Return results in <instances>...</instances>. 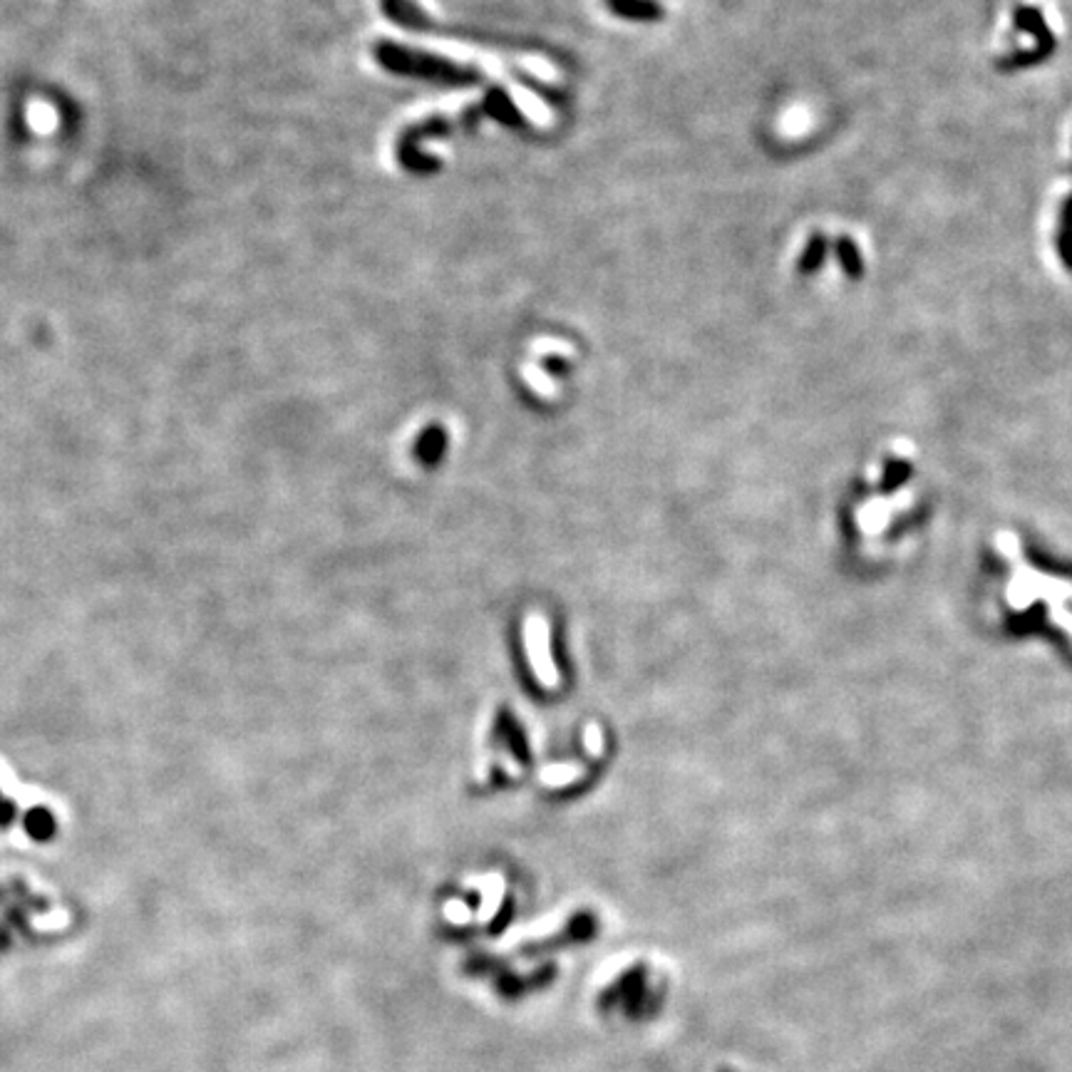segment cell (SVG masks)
<instances>
[{"instance_id": "10", "label": "cell", "mask_w": 1072, "mask_h": 1072, "mask_svg": "<svg viewBox=\"0 0 1072 1072\" xmlns=\"http://www.w3.org/2000/svg\"><path fill=\"white\" fill-rule=\"evenodd\" d=\"M834 254H837L839 266H842V271L847 273L849 278H854V281L862 278L864 259H862L859 246L854 244V239H849V236H839V239L834 241Z\"/></svg>"}, {"instance_id": "4", "label": "cell", "mask_w": 1072, "mask_h": 1072, "mask_svg": "<svg viewBox=\"0 0 1072 1072\" xmlns=\"http://www.w3.org/2000/svg\"><path fill=\"white\" fill-rule=\"evenodd\" d=\"M909 474H911L909 462H901V460H889V462H886V472H884L886 479L881 482V494H884V497H891V494H894V489L899 487L901 482H906V479H909ZM869 504L884 507L886 502H884V499H876V502L871 499ZM911 504H914V499H911V497H894V509H891L889 504H886L884 514H881V517L876 519L874 524H871L867 532H864V534H867V539H879V534L884 532V529H889L891 522L896 524V514L904 512V509H909Z\"/></svg>"}, {"instance_id": "6", "label": "cell", "mask_w": 1072, "mask_h": 1072, "mask_svg": "<svg viewBox=\"0 0 1072 1072\" xmlns=\"http://www.w3.org/2000/svg\"><path fill=\"white\" fill-rule=\"evenodd\" d=\"M591 931H594V921H591V916H576V919L569 921L559 934L544 938V941L527 943L524 948H519V956L534 958V956H541V953L554 951V948L574 946V943H581V941H586V938H591Z\"/></svg>"}, {"instance_id": "5", "label": "cell", "mask_w": 1072, "mask_h": 1072, "mask_svg": "<svg viewBox=\"0 0 1072 1072\" xmlns=\"http://www.w3.org/2000/svg\"><path fill=\"white\" fill-rule=\"evenodd\" d=\"M524 633H527V653L536 680H539L544 688H556V685H559V670H556L554 661H551L549 656V626H546L544 618L532 613V616L527 618Z\"/></svg>"}, {"instance_id": "2", "label": "cell", "mask_w": 1072, "mask_h": 1072, "mask_svg": "<svg viewBox=\"0 0 1072 1072\" xmlns=\"http://www.w3.org/2000/svg\"><path fill=\"white\" fill-rule=\"evenodd\" d=\"M375 63L383 70L402 77H417V80H430L437 85L450 87H477L484 82V72L472 65L455 63L442 55L425 53V50H412L398 43H378L373 48Z\"/></svg>"}, {"instance_id": "14", "label": "cell", "mask_w": 1072, "mask_h": 1072, "mask_svg": "<svg viewBox=\"0 0 1072 1072\" xmlns=\"http://www.w3.org/2000/svg\"><path fill=\"white\" fill-rule=\"evenodd\" d=\"M1055 244H1058L1060 259H1063V264L1072 271V229H1060V234H1058V239H1055Z\"/></svg>"}, {"instance_id": "8", "label": "cell", "mask_w": 1072, "mask_h": 1072, "mask_svg": "<svg viewBox=\"0 0 1072 1072\" xmlns=\"http://www.w3.org/2000/svg\"><path fill=\"white\" fill-rule=\"evenodd\" d=\"M1013 25L1018 30H1023V33H1030L1035 40H1038V45L1035 48L1045 50L1048 55H1053L1055 45H1058V40H1055L1053 30L1048 28V20H1045L1043 10L1040 8H1033V5H1018V8L1013 10Z\"/></svg>"}, {"instance_id": "1", "label": "cell", "mask_w": 1072, "mask_h": 1072, "mask_svg": "<svg viewBox=\"0 0 1072 1072\" xmlns=\"http://www.w3.org/2000/svg\"><path fill=\"white\" fill-rule=\"evenodd\" d=\"M996 551L1005 564L1003 599L1010 611H1028L1038 603L1045 608V618L1072 641V581L1055 579L1030 566L1015 534H998Z\"/></svg>"}, {"instance_id": "16", "label": "cell", "mask_w": 1072, "mask_h": 1072, "mask_svg": "<svg viewBox=\"0 0 1072 1072\" xmlns=\"http://www.w3.org/2000/svg\"><path fill=\"white\" fill-rule=\"evenodd\" d=\"M1063 229H1072V197L1063 206Z\"/></svg>"}, {"instance_id": "15", "label": "cell", "mask_w": 1072, "mask_h": 1072, "mask_svg": "<svg viewBox=\"0 0 1072 1072\" xmlns=\"http://www.w3.org/2000/svg\"><path fill=\"white\" fill-rule=\"evenodd\" d=\"M584 742H586V750H589V755H594V757H599V755H601V750H603V737H601V728H599V725H589V728H586Z\"/></svg>"}, {"instance_id": "13", "label": "cell", "mask_w": 1072, "mask_h": 1072, "mask_svg": "<svg viewBox=\"0 0 1072 1072\" xmlns=\"http://www.w3.org/2000/svg\"><path fill=\"white\" fill-rule=\"evenodd\" d=\"M581 767L576 765H551L541 770V782L549 787H564L569 782H574L579 777Z\"/></svg>"}, {"instance_id": "7", "label": "cell", "mask_w": 1072, "mask_h": 1072, "mask_svg": "<svg viewBox=\"0 0 1072 1072\" xmlns=\"http://www.w3.org/2000/svg\"><path fill=\"white\" fill-rule=\"evenodd\" d=\"M479 110H482V115H487L489 120L499 122V125H504V127H512V130H524V127H527V117H524V112L514 105L512 97H509L507 90H502V87H492V90H487V95H484Z\"/></svg>"}, {"instance_id": "3", "label": "cell", "mask_w": 1072, "mask_h": 1072, "mask_svg": "<svg viewBox=\"0 0 1072 1072\" xmlns=\"http://www.w3.org/2000/svg\"><path fill=\"white\" fill-rule=\"evenodd\" d=\"M479 117H482V110H479V107H469V110L462 112L460 117L437 115V117H427V120L420 122V125H412L410 130L402 132L398 139V149H395V152H398V162L407 169V172H415V174L437 172V169H440V162H437L432 154L420 152L422 139L447 137V134H452L457 127H462V125L474 127L479 122Z\"/></svg>"}, {"instance_id": "11", "label": "cell", "mask_w": 1072, "mask_h": 1072, "mask_svg": "<svg viewBox=\"0 0 1072 1072\" xmlns=\"http://www.w3.org/2000/svg\"><path fill=\"white\" fill-rule=\"evenodd\" d=\"M827 251H829L827 236H824L822 231H814L807 241V249L802 251V259H800V264H797V271H800L802 276H809V273L819 271L824 264V259H827Z\"/></svg>"}, {"instance_id": "9", "label": "cell", "mask_w": 1072, "mask_h": 1072, "mask_svg": "<svg viewBox=\"0 0 1072 1072\" xmlns=\"http://www.w3.org/2000/svg\"><path fill=\"white\" fill-rule=\"evenodd\" d=\"M608 8L626 20H638V23H653L663 18V8L656 0H606Z\"/></svg>"}, {"instance_id": "12", "label": "cell", "mask_w": 1072, "mask_h": 1072, "mask_svg": "<svg viewBox=\"0 0 1072 1072\" xmlns=\"http://www.w3.org/2000/svg\"><path fill=\"white\" fill-rule=\"evenodd\" d=\"M1045 58H1048V53H1045V50H1040V48L1018 50V53L1005 55V58L998 60L996 67H998V70H1020V67H1030V65L1043 63Z\"/></svg>"}]
</instances>
